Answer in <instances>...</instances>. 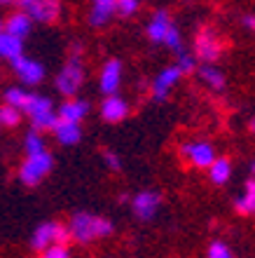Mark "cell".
Listing matches in <instances>:
<instances>
[{
    "mask_svg": "<svg viewBox=\"0 0 255 258\" xmlns=\"http://www.w3.org/2000/svg\"><path fill=\"white\" fill-rule=\"evenodd\" d=\"M70 239L77 244H92L96 239H106L115 232V223L108 216L92 214V211H75L68 221Z\"/></svg>",
    "mask_w": 255,
    "mask_h": 258,
    "instance_id": "obj_1",
    "label": "cell"
},
{
    "mask_svg": "<svg viewBox=\"0 0 255 258\" xmlns=\"http://www.w3.org/2000/svg\"><path fill=\"white\" fill-rule=\"evenodd\" d=\"M84 78H87V71H84V61H82V45L75 42L70 47V54H68L66 63L56 73L54 87L59 89V94L70 99V96H77V92L84 85Z\"/></svg>",
    "mask_w": 255,
    "mask_h": 258,
    "instance_id": "obj_2",
    "label": "cell"
},
{
    "mask_svg": "<svg viewBox=\"0 0 255 258\" xmlns=\"http://www.w3.org/2000/svg\"><path fill=\"white\" fill-rule=\"evenodd\" d=\"M21 113L31 120V127L38 129V132H52V127L56 124V120H59L56 106H54L52 99L45 94H35V92L28 94Z\"/></svg>",
    "mask_w": 255,
    "mask_h": 258,
    "instance_id": "obj_3",
    "label": "cell"
},
{
    "mask_svg": "<svg viewBox=\"0 0 255 258\" xmlns=\"http://www.w3.org/2000/svg\"><path fill=\"white\" fill-rule=\"evenodd\" d=\"M52 169H54V155L49 150H42V153H33V155L24 157V162L17 169V178H19L21 185L35 188L52 174Z\"/></svg>",
    "mask_w": 255,
    "mask_h": 258,
    "instance_id": "obj_4",
    "label": "cell"
},
{
    "mask_svg": "<svg viewBox=\"0 0 255 258\" xmlns=\"http://www.w3.org/2000/svg\"><path fill=\"white\" fill-rule=\"evenodd\" d=\"M68 242H70V232H68L66 223H59V221H42V223L35 225L28 246H31L33 251L40 253L42 249H47V246H52V244H68Z\"/></svg>",
    "mask_w": 255,
    "mask_h": 258,
    "instance_id": "obj_5",
    "label": "cell"
},
{
    "mask_svg": "<svg viewBox=\"0 0 255 258\" xmlns=\"http://www.w3.org/2000/svg\"><path fill=\"white\" fill-rule=\"evenodd\" d=\"M181 157L183 162L192 167V169H204L206 171L211 167L218 153H215V146L206 139H190V141L181 143Z\"/></svg>",
    "mask_w": 255,
    "mask_h": 258,
    "instance_id": "obj_6",
    "label": "cell"
},
{
    "mask_svg": "<svg viewBox=\"0 0 255 258\" xmlns=\"http://www.w3.org/2000/svg\"><path fill=\"white\" fill-rule=\"evenodd\" d=\"M192 47H195V59H199L202 63H215L220 59L225 45L213 26H202L197 31Z\"/></svg>",
    "mask_w": 255,
    "mask_h": 258,
    "instance_id": "obj_7",
    "label": "cell"
},
{
    "mask_svg": "<svg viewBox=\"0 0 255 258\" xmlns=\"http://www.w3.org/2000/svg\"><path fill=\"white\" fill-rule=\"evenodd\" d=\"M17 10L28 14L33 24H52L61 17V0H17Z\"/></svg>",
    "mask_w": 255,
    "mask_h": 258,
    "instance_id": "obj_8",
    "label": "cell"
},
{
    "mask_svg": "<svg viewBox=\"0 0 255 258\" xmlns=\"http://www.w3.org/2000/svg\"><path fill=\"white\" fill-rule=\"evenodd\" d=\"M181 80H183V71L176 66V63L164 66L159 73L152 78V82H150V96H152V101L164 103Z\"/></svg>",
    "mask_w": 255,
    "mask_h": 258,
    "instance_id": "obj_9",
    "label": "cell"
},
{
    "mask_svg": "<svg viewBox=\"0 0 255 258\" xmlns=\"http://www.w3.org/2000/svg\"><path fill=\"white\" fill-rule=\"evenodd\" d=\"M10 66H12L14 75L19 78V82L24 87H38V85L47 78L45 63H40L38 59H31V56H26V54L17 56L14 61H10Z\"/></svg>",
    "mask_w": 255,
    "mask_h": 258,
    "instance_id": "obj_10",
    "label": "cell"
},
{
    "mask_svg": "<svg viewBox=\"0 0 255 258\" xmlns=\"http://www.w3.org/2000/svg\"><path fill=\"white\" fill-rule=\"evenodd\" d=\"M161 204H164V200H161V195L157 190H141L131 195V200H129L131 214L143 223H150L152 218H157Z\"/></svg>",
    "mask_w": 255,
    "mask_h": 258,
    "instance_id": "obj_11",
    "label": "cell"
},
{
    "mask_svg": "<svg viewBox=\"0 0 255 258\" xmlns=\"http://www.w3.org/2000/svg\"><path fill=\"white\" fill-rule=\"evenodd\" d=\"M122 78H124V63L113 56V59L103 61L101 71H99V89L106 96L117 94L122 87Z\"/></svg>",
    "mask_w": 255,
    "mask_h": 258,
    "instance_id": "obj_12",
    "label": "cell"
},
{
    "mask_svg": "<svg viewBox=\"0 0 255 258\" xmlns=\"http://www.w3.org/2000/svg\"><path fill=\"white\" fill-rule=\"evenodd\" d=\"M131 113V106L124 96L120 94H110V96H103L101 106H99V115H101L103 122L108 124H120L124 122Z\"/></svg>",
    "mask_w": 255,
    "mask_h": 258,
    "instance_id": "obj_13",
    "label": "cell"
},
{
    "mask_svg": "<svg viewBox=\"0 0 255 258\" xmlns=\"http://www.w3.org/2000/svg\"><path fill=\"white\" fill-rule=\"evenodd\" d=\"M89 110H92V103L87 99H82V96H70L66 99L63 103H59V108H56V115L59 120H66V122H80L89 115Z\"/></svg>",
    "mask_w": 255,
    "mask_h": 258,
    "instance_id": "obj_14",
    "label": "cell"
},
{
    "mask_svg": "<svg viewBox=\"0 0 255 258\" xmlns=\"http://www.w3.org/2000/svg\"><path fill=\"white\" fill-rule=\"evenodd\" d=\"M171 24H174V19H171V12H168V10H164V7L154 10V12L150 14L148 24H145L148 40L152 42V45H161V40H164V35H166Z\"/></svg>",
    "mask_w": 255,
    "mask_h": 258,
    "instance_id": "obj_15",
    "label": "cell"
},
{
    "mask_svg": "<svg viewBox=\"0 0 255 258\" xmlns=\"http://www.w3.org/2000/svg\"><path fill=\"white\" fill-rule=\"evenodd\" d=\"M115 10H117V0H89V26H108L115 17Z\"/></svg>",
    "mask_w": 255,
    "mask_h": 258,
    "instance_id": "obj_16",
    "label": "cell"
},
{
    "mask_svg": "<svg viewBox=\"0 0 255 258\" xmlns=\"http://www.w3.org/2000/svg\"><path fill=\"white\" fill-rule=\"evenodd\" d=\"M195 73L204 87L215 92V94L225 92V87H227V78L222 73V68H218L215 63H202V66H197Z\"/></svg>",
    "mask_w": 255,
    "mask_h": 258,
    "instance_id": "obj_17",
    "label": "cell"
},
{
    "mask_svg": "<svg viewBox=\"0 0 255 258\" xmlns=\"http://www.w3.org/2000/svg\"><path fill=\"white\" fill-rule=\"evenodd\" d=\"M52 134H54V141L59 146H77L82 141V124L56 120V124L52 127Z\"/></svg>",
    "mask_w": 255,
    "mask_h": 258,
    "instance_id": "obj_18",
    "label": "cell"
},
{
    "mask_svg": "<svg viewBox=\"0 0 255 258\" xmlns=\"http://www.w3.org/2000/svg\"><path fill=\"white\" fill-rule=\"evenodd\" d=\"M206 174L213 185H227L232 181V174H234V164L227 155H218L206 169Z\"/></svg>",
    "mask_w": 255,
    "mask_h": 258,
    "instance_id": "obj_19",
    "label": "cell"
},
{
    "mask_svg": "<svg viewBox=\"0 0 255 258\" xmlns=\"http://www.w3.org/2000/svg\"><path fill=\"white\" fill-rule=\"evenodd\" d=\"M234 211L239 216L255 218V178L253 176L246 178L241 192L234 197Z\"/></svg>",
    "mask_w": 255,
    "mask_h": 258,
    "instance_id": "obj_20",
    "label": "cell"
},
{
    "mask_svg": "<svg viewBox=\"0 0 255 258\" xmlns=\"http://www.w3.org/2000/svg\"><path fill=\"white\" fill-rule=\"evenodd\" d=\"M3 31H7V33H12L24 40L33 31V19L28 14H24L21 10H17V12L7 14V19H3Z\"/></svg>",
    "mask_w": 255,
    "mask_h": 258,
    "instance_id": "obj_21",
    "label": "cell"
},
{
    "mask_svg": "<svg viewBox=\"0 0 255 258\" xmlns=\"http://www.w3.org/2000/svg\"><path fill=\"white\" fill-rule=\"evenodd\" d=\"M21 54H24V40L12 33H7V31H3L0 33V61L10 63Z\"/></svg>",
    "mask_w": 255,
    "mask_h": 258,
    "instance_id": "obj_22",
    "label": "cell"
},
{
    "mask_svg": "<svg viewBox=\"0 0 255 258\" xmlns=\"http://www.w3.org/2000/svg\"><path fill=\"white\" fill-rule=\"evenodd\" d=\"M161 47H166L168 52H171V54H176V56H181V54H185V52H188V47H185V38H183L181 28L176 26V21L168 26L166 35H164V40H161Z\"/></svg>",
    "mask_w": 255,
    "mask_h": 258,
    "instance_id": "obj_23",
    "label": "cell"
},
{
    "mask_svg": "<svg viewBox=\"0 0 255 258\" xmlns=\"http://www.w3.org/2000/svg\"><path fill=\"white\" fill-rule=\"evenodd\" d=\"M28 94H31V92H28L24 85H14V87H7L5 92H3V103L21 110L24 103H26V99H28Z\"/></svg>",
    "mask_w": 255,
    "mask_h": 258,
    "instance_id": "obj_24",
    "label": "cell"
},
{
    "mask_svg": "<svg viewBox=\"0 0 255 258\" xmlns=\"http://www.w3.org/2000/svg\"><path fill=\"white\" fill-rule=\"evenodd\" d=\"M21 146H24V153H26V155H33V153H42V150H47L45 136H42V132H38V129H28L26 134H24Z\"/></svg>",
    "mask_w": 255,
    "mask_h": 258,
    "instance_id": "obj_25",
    "label": "cell"
},
{
    "mask_svg": "<svg viewBox=\"0 0 255 258\" xmlns=\"http://www.w3.org/2000/svg\"><path fill=\"white\" fill-rule=\"evenodd\" d=\"M21 110H17V108H12V106H7V103H3L0 106V129L5 127V129H14L17 124L21 122Z\"/></svg>",
    "mask_w": 255,
    "mask_h": 258,
    "instance_id": "obj_26",
    "label": "cell"
},
{
    "mask_svg": "<svg viewBox=\"0 0 255 258\" xmlns=\"http://www.w3.org/2000/svg\"><path fill=\"white\" fill-rule=\"evenodd\" d=\"M206 258H234V251L227 242L222 239H211L206 246Z\"/></svg>",
    "mask_w": 255,
    "mask_h": 258,
    "instance_id": "obj_27",
    "label": "cell"
},
{
    "mask_svg": "<svg viewBox=\"0 0 255 258\" xmlns=\"http://www.w3.org/2000/svg\"><path fill=\"white\" fill-rule=\"evenodd\" d=\"M141 10V0H117V10L115 14H120L122 19H131Z\"/></svg>",
    "mask_w": 255,
    "mask_h": 258,
    "instance_id": "obj_28",
    "label": "cell"
},
{
    "mask_svg": "<svg viewBox=\"0 0 255 258\" xmlns=\"http://www.w3.org/2000/svg\"><path fill=\"white\" fill-rule=\"evenodd\" d=\"M40 258H73L68 244H52L40 251Z\"/></svg>",
    "mask_w": 255,
    "mask_h": 258,
    "instance_id": "obj_29",
    "label": "cell"
},
{
    "mask_svg": "<svg viewBox=\"0 0 255 258\" xmlns=\"http://www.w3.org/2000/svg\"><path fill=\"white\" fill-rule=\"evenodd\" d=\"M176 66L183 71V75H190V73H195L197 71V59H195V54H181L178 59H176Z\"/></svg>",
    "mask_w": 255,
    "mask_h": 258,
    "instance_id": "obj_30",
    "label": "cell"
},
{
    "mask_svg": "<svg viewBox=\"0 0 255 258\" xmlns=\"http://www.w3.org/2000/svg\"><path fill=\"white\" fill-rule=\"evenodd\" d=\"M103 162L110 171H120L122 169V157L115 150H103Z\"/></svg>",
    "mask_w": 255,
    "mask_h": 258,
    "instance_id": "obj_31",
    "label": "cell"
},
{
    "mask_svg": "<svg viewBox=\"0 0 255 258\" xmlns=\"http://www.w3.org/2000/svg\"><path fill=\"white\" fill-rule=\"evenodd\" d=\"M241 26L246 28V31H250V33H255V12H246L241 17Z\"/></svg>",
    "mask_w": 255,
    "mask_h": 258,
    "instance_id": "obj_32",
    "label": "cell"
},
{
    "mask_svg": "<svg viewBox=\"0 0 255 258\" xmlns=\"http://www.w3.org/2000/svg\"><path fill=\"white\" fill-rule=\"evenodd\" d=\"M248 174L255 178V157H253V160H250V162H248Z\"/></svg>",
    "mask_w": 255,
    "mask_h": 258,
    "instance_id": "obj_33",
    "label": "cell"
},
{
    "mask_svg": "<svg viewBox=\"0 0 255 258\" xmlns=\"http://www.w3.org/2000/svg\"><path fill=\"white\" fill-rule=\"evenodd\" d=\"M248 132L255 136V117H250V120H248Z\"/></svg>",
    "mask_w": 255,
    "mask_h": 258,
    "instance_id": "obj_34",
    "label": "cell"
},
{
    "mask_svg": "<svg viewBox=\"0 0 255 258\" xmlns=\"http://www.w3.org/2000/svg\"><path fill=\"white\" fill-rule=\"evenodd\" d=\"M129 200H131V195H127V192H122V195H120V202L122 204H129Z\"/></svg>",
    "mask_w": 255,
    "mask_h": 258,
    "instance_id": "obj_35",
    "label": "cell"
},
{
    "mask_svg": "<svg viewBox=\"0 0 255 258\" xmlns=\"http://www.w3.org/2000/svg\"><path fill=\"white\" fill-rule=\"evenodd\" d=\"M10 3H17V0H0V5H10Z\"/></svg>",
    "mask_w": 255,
    "mask_h": 258,
    "instance_id": "obj_36",
    "label": "cell"
},
{
    "mask_svg": "<svg viewBox=\"0 0 255 258\" xmlns=\"http://www.w3.org/2000/svg\"><path fill=\"white\" fill-rule=\"evenodd\" d=\"M0 33H3V19H0Z\"/></svg>",
    "mask_w": 255,
    "mask_h": 258,
    "instance_id": "obj_37",
    "label": "cell"
}]
</instances>
